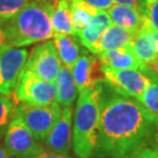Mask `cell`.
I'll list each match as a JSON object with an SVG mask.
<instances>
[{
  "label": "cell",
  "mask_w": 158,
  "mask_h": 158,
  "mask_svg": "<svg viewBox=\"0 0 158 158\" xmlns=\"http://www.w3.org/2000/svg\"><path fill=\"white\" fill-rule=\"evenodd\" d=\"M154 117L139 101L116 91L103 79L94 156L129 158L148 147Z\"/></svg>",
  "instance_id": "cell-1"
},
{
  "label": "cell",
  "mask_w": 158,
  "mask_h": 158,
  "mask_svg": "<svg viewBox=\"0 0 158 158\" xmlns=\"http://www.w3.org/2000/svg\"><path fill=\"white\" fill-rule=\"evenodd\" d=\"M55 3L30 1L18 14L4 21L6 45L24 47L53 38L52 15Z\"/></svg>",
  "instance_id": "cell-2"
},
{
  "label": "cell",
  "mask_w": 158,
  "mask_h": 158,
  "mask_svg": "<svg viewBox=\"0 0 158 158\" xmlns=\"http://www.w3.org/2000/svg\"><path fill=\"white\" fill-rule=\"evenodd\" d=\"M103 79L79 91L74 113L72 141L74 152L79 158H90L96 153Z\"/></svg>",
  "instance_id": "cell-3"
},
{
  "label": "cell",
  "mask_w": 158,
  "mask_h": 158,
  "mask_svg": "<svg viewBox=\"0 0 158 158\" xmlns=\"http://www.w3.org/2000/svg\"><path fill=\"white\" fill-rule=\"evenodd\" d=\"M62 108L58 102L48 106H38L32 104H21L15 110L14 116L20 118L30 129L38 141H43L46 135L61 117Z\"/></svg>",
  "instance_id": "cell-4"
},
{
  "label": "cell",
  "mask_w": 158,
  "mask_h": 158,
  "mask_svg": "<svg viewBox=\"0 0 158 158\" xmlns=\"http://www.w3.org/2000/svg\"><path fill=\"white\" fill-rule=\"evenodd\" d=\"M28 59V50L4 44L0 47V94L8 96L19 83Z\"/></svg>",
  "instance_id": "cell-5"
},
{
  "label": "cell",
  "mask_w": 158,
  "mask_h": 158,
  "mask_svg": "<svg viewBox=\"0 0 158 158\" xmlns=\"http://www.w3.org/2000/svg\"><path fill=\"white\" fill-rule=\"evenodd\" d=\"M148 66L141 70H113L101 67L104 80L118 93L140 102L142 94L150 83Z\"/></svg>",
  "instance_id": "cell-6"
},
{
  "label": "cell",
  "mask_w": 158,
  "mask_h": 158,
  "mask_svg": "<svg viewBox=\"0 0 158 158\" xmlns=\"http://www.w3.org/2000/svg\"><path fill=\"white\" fill-rule=\"evenodd\" d=\"M15 94L24 103L48 106L56 102V86L55 82L43 80L24 70L15 87Z\"/></svg>",
  "instance_id": "cell-7"
},
{
  "label": "cell",
  "mask_w": 158,
  "mask_h": 158,
  "mask_svg": "<svg viewBox=\"0 0 158 158\" xmlns=\"http://www.w3.org/2000/svg\"><path fill=\"white\" fill-rule=\"evenodd\" d=\"M4 146L9 155L15 158H26L43 149L38 141L20 118L12 117L4 134Z\"/></svg>",
  "instance_id": "cell-8"
},
{
  "label": "cell",
  "mask_w": 158,
  "mask_h": 158,
  "mask_svg": "<svg viewBox=\"0 0 158 158\" xmlns=\"http://www.w3.org/2000/svg\"><path fill=\"white\" fill-rule=\"evenodd\" d=\"M62 67L53 41L46 40L38 44L27 59L24 70L30 71L36 77L46 81L55 82Z\"/></svg>",
  "instance_id": "cell-9"
},
{
  "label": "cell",
  "mask_w": 158,
  "mask_h": 158,
  "mask_svg": "<svg viewBox=\"0 0 158 158\" xmlns=\"http://www.w3.org/2000/svg\"><path fill=\"white\" fill-rule=\"evenodd\" d=\"M72 108L63 107L61 117L44 138V146L52 152L68 155L72 148L73 131H72Z\"/></svg>",
  "instance_id": "cell-10"
},
{
  "label": "cell",
  "mask_w": 158,
  "mask_h": 158,
  "mask_svg": "<svg viewBox=\"0 0 158 158\" xmlns=\"http://www.w3.org/2000/svg\"><path fill=\"white\" fill-rule=\"evenodd\" d=\"M72 69V74L78 91L88 88L97 81L104 78L98 56L89 55L87 50H83Z\"/></svg>",
  "instance_id": "cell-11"
},
{
  "label": "cell",
  "mask_w": 158,
  "mask_h": 158,
  "mask_svg": "<svg viewBox=\"0 0 158 158\" xmlns=\"http://www.w3.org/2000/svg\"><path fill=\"white\" fill-rule=\"evenodd\" d=\"M101 67L113 70H141L143 71L147 65L142 63L134 55L131 47L108 50L98 55Z\"/></svg>",
  "instance_id": "cell-12"
},
{
  "label": "cell",
  "mask_w": 158,
  "mask_h": 158,
  "mask_svg": "<svg viewBox=\"0 0 158 158\" xmlns=\"http://www.w3.org/2000/svg\"><path fill=\"white\" fill-rule=\"evenodd\" d=\"M112 25L108 12L105 10H99L98 14L93 18V22L87 28L82 30L75 36L78 37L81 44L88 52L94 55H99L100 41L102 39L105 31Z\"/></svg>",
  "instance_id": "cell-13"
},
{
  "label": "cell",
  "mask_w": 158,
  "mask_h": 158,
  "mask_svg": "<svg viewBox=\"0 0 158 158\" xmlns=\"http://www.w3.org/2000/svg\"><path fill=\"white\" fill-rule=\"evenodd\" d=\"M56 102L60 106L71 107L77 98V86L70 68L62 66L56 78Z\"/></svg>",
  "instance_id": "cell-14"
},
{
  "label": "cell",
  "mask_w": 158,
  "mask_h": 158,
  "mask_svg": "<svg viewBox=\"0 0 158 158\" xmlns=\"http://www.w3.org/2000/svg\"><path fill=\"white\" fill-rule=\"evenodd\" d=\"M108 15L112 24L132 33L140 29L143 22L140 11L120 4H113L108 9Z\"/></svg>",
  "instance_id": "cell-15"
},
{
  "label": "cell",
  "mask_w": 158,
  "mask_h": 158,
  "mask_svg": "<svg viewBox=\"0 0 158 158\" xmlns=\"http://www.w3.org/2000/svg\"><path fill=\"white\" fill-rule=\"evenodd\" d=\"M53 43L61 63L70 69L73 68L79 56L83 52L77 39L73 35L55 34Z\"/></svg>",
  "instance_id": "cell-16"
},
{
  "label": "cell",
  "mask_w": 158,
  "mask_h": 158,
  "mask_svg": "<svg viewBox=\"0 0 158 158\" xmlns=\"http://www.w3.org/2000/svg\"><path fill=\"white\" fill-rule=\"evenodd\" d=\"M134 37L135 33L122 29L116 25H111L103 34L100 41L99 53L123 47H131Z\"/></svg>",
  "instance_id": "cell-17"
},
{
  "label": "cell",
  "mask_w": 158,
  "mask_h": 158,
  "mask_svg": "<svg viewBox=\"0 0 158 158\" xmlns=\"http://www.w3.org/2000/svg\"><path fill=\"white\" fill-rule=\"evenodd\" d=\"M52 25L55 34L75 35L69 0H59L56 2L52 15Z\"/></svg>",
  "instance_id": "cell-18"
},
{
  "label": "cell",
  "mask_w": 158,
  "mask_h": 158,
  "mask_svg": "<svg viewBox=\"0 0 158 158\" xmlns=\"http://www.w3.org/2000/svg\"><path fill=\"white\" fill-rule=\"evenodd\" d=\"M72 23L75 35L87 28L93 22V18L98 14V9L85 2L84 0H69Z\"/></svg>",
  "instance_id": "cell-19"
},
{
  "label": "cell",
  "mask_w": 158,
  "mask_h": 158,
  "mask_svg": "<svg viewBox=\"0 0 158 158\" xmlns=\"http://www.w3.org/2000/svg\"><path fill=\"white\" fill-rule=\"evenodd\" d=\"M131 50L134 55L145 65H148L153 61L157 52L147 33V27L141 26L135 33L134 40L131 42Z\"/></svg>",
  "instance_id": "cell-20"
},
{
  "label": "cell",
  "mask_w": 158,
  "mask_h": 158,
  "mask_svg": "<svg viewBox=\"0 0 158 158\" xmlns=\"http://www.w3.org/2000/svg\"><path fill=\"white\" fill-rule=\"evenodd\" d=\"M150 83L144 90L140 103L154 114H158V76L149 70Z\"/></svg>",
  "instance_id": "cell-21"
},
{
  "label": "cell",
  "mask_w": 158,
  "mask_h": 158,
  "mask_svg": "<svg viewBox=\"0 0 158 158\" xmlns=\"http://www.w3.org/2000/svg\"><path fill=\"white\" fill-rule=\"evenodd\" d=\"M142 26L158 31V0H143L140 7Z\"/></svg>",
  "instance_id": "cell-22"
},
{
  "label": "cell",
  "mask_w": 158,
  "mask_h": 158,
  "mask_svg": "<svg viewBox=\"0 0 158 158\" xmlns=\"http://www.w3.org/2000/svg\"><path fill=\"white\" fill-rule=\"evenodd\" d=\"M14 105L6 97L0 96V139L4 135L10 120L14 117Z\"/></svg>",
  "instance_id": "cell-23"
},
{
  "label": "cell",
  "mask_w": 158,
  "mask_h": 158,
  "mask_svg": "<svg viewBox=\"0 0 158 158\" xmlns=\"http://www.w3.org/2000/svg\"><path fill=\"white\" fill-rule=\"evenodd\" d=\"M29 2L30 0H0V19L12 18Z\"/></svg>",
  "instance_id": "cell-24"
},
{
  "label": "cell",
  "mask_w": 158,
  "mask_h": 158,
  "mask_svg": "<svg viewBox=\"0 0 158 158\" xmlns=\"http://www.w3.org/2000/svg\"><path fill=\"white\" fill-rule=\"evenodd\" d=\"M148 147L158 152V114H155V117H154L152 132L149 139Z\"/></svg>",
  "instance_id": "cell-25"
},
{
  "label": "cell",
  "mask_w": 158,
  "mask_h": 158,
  "mask_svg": "<svg viewBox=\"0 0 158 158\" xmlns=\"http://www.w3.org/2000/svg\"><path fill=\"white\" fill-rule=\"evenodd\" d=\"M93 7L97 8L98 10H108L114 4L113 0H84Z\"/></svg>",
  "instance_id": "cell-26"
},
{
  "label": "cell",
  "mask_w": 158,
  "mask_h": 158,
  "mask_svg": "<svg viewBox=\"0 0 158 158\" xmlns=\"http://www.w3.org/2000/svg\"><path fill=\"white\" fill-rule=\"evenodd\" d=\"M26 158H69L68 155H63V154H59L52 151H49L47 149H43L39 151L38 153L34 154L32 156L26 157Z\"/></svg>",
  "instance_id": "cell-27"
},
{
  "label": "cell",
  "mask_w": 158,
  "mask_h": 158,
  "mask_svg": "<svg viewBox=\"0 0 158 158\" xmlns=\"http://www.w3.org/2000/svg\"><path fill=\"white\" fill-rule=\"evenodd\" d=\"M129 158H158V152L149 147H145Z\"/></svg>",
  "instance_id": "cell-28"
},
{
  "label": "cell",
  "mask_w": 158,
  "mask_h": 158,
  "mask_svg": "<svg viewBox=\"0 0 158 158\" xmlns=\"http://www.w3.org/2000/svg\"><path fill=\"white\" fill-rule=\"evenodd\" d=\"M142 1H143V0H113V2L116 3V4L124 5V6H127V7L135 8V9H137V10H140Z\"/></svg>",
  "instance_id": "cell-29"
},
{
  "label": "cell",
  "mask_w": 158,
  "mask_h": 158,
  "mask_svg": "<svg viewBox=\"0 0 158 158\" xmlns=\"http://www.w3.org/2000/svg\"><path fill=\"white\" fill-rule=\"evenodd\" d=\"M147 33H148V35H149L151 41H152L156 52L158 53V31L151 30V29H149V28L147 27Z\"/></svg>",
  "instance_id": "cell-30"
},
{
  "label": "cell",
  "mask_w": 158,
  "mask_h": 158,
  "mask_svg": "<svg viewBox=\"0 0 158 158\" xmlns=\"http://www.w3.org/2000/svg\"><path fill=\"white\" fill-rule=\"evenodd\" d=\"M4 21L0 19V47L6 44V34L4 30Z\"/></svg>",
  "instance_id": "cell-31"
},
{
  "label": "cell",
  "mask_w": 158,
  "mask_h": 158,
  "mask_svg": "<svg viewBox=\"0 0 158 158\" xmlns=\"http://www.w3.org/2000/svg\"><path fill=\"white\" fill-rule=\"evenodd\" d=\"M147 66H148V68H149L154 74H156L157 76H158V53L156 55L155 58L153 59V61L151 62V63H149V64H148Z\"/></svg>",
  "instance_id": "cell-32"
},
{
  "label": "cell",
  "mask_w": 158,
  "mask_h": 158,
  "mask_svg": "<svg viewBox=\"0 0 158 158\" xmlns=\"http://www.w3.org/2000/svg\"><path fill=\"white\" fill-rule=\"evenodd\" d=\"M0 158H11L5 148H3L2 146H0Z\"/></svg>",
  "instance_id": "cell-33"
},
{
  "label": "cell",
  "mask_w": 158,
  "mask_h": 158,
  "mask_svg": "<svg viewBox=\"0 0 158 158\" xmlns=\"http://www.w3.org/2000/svg\"><path fill=\"white\" fill-rule=\"evenodd\" d=\"M37 2H44V3H55L59 0H35Z\"/></svg>",
  "instance_id": "cell-34"
}]
</instances>
